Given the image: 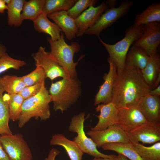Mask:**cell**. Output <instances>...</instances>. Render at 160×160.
<instances>
[{
	"mask_svg": "<svg viewBox=\"0 0 160 160\" xmlns=\"http://www.w3.org/2000/svg\"><path fill=\"white\" fill-rule=\"evenodd\" d=\"M151 89L144 81L140 69L124 66L117 72L111 102L118 109L137 105Z\"/></svg>",
	"mask_w": 160,
	"mask_h": 160,
	"instance_id": "obj_1",
	"label": "cell"
},
{
	"mask_svg": "<svg viewBox=\"0 0 160 160\" xmlns=\"http://www.w3.org/2000/svg\"><path fill=\"white\" fill-rule=\"evenodd\" d=\"M49 93L53 109L60 110L63 113L77 101L81 92V83L77 79L71 77L62 78L52 83Z\"/></svg>",
	"mask_w": 160,
	"mask_h": 160,
	"instance_id": "obj_2",
	"label": "cell"
},
{
	"mask_svg": "<svg viewBox=\"0 0 160 160\" xmlns=\"http://www.w3.org/2000/svg\"><path fill=\"white\" fill-rule=\"evenodd\" d=\"M47 41L49 44L51 54L59 64L64 69L71 78H77L76 67L79 61L85 56L81 55L76 62L73 60L75 53L80 50V46L77 42L68 44L65 41L64 34L61 32L60 37L58 40L54 41L48 37Z\"/></svg>",
	"mask_w": 160,
	"mask_h": 160,
	"instance_id": "obj_3",
	"label": "cell"
},
{
	"mask_svg": "<svg viewBox=\"0 0 160 160\" xmlns=\"http://www.w3.org/2000/svg\"><path fill=\"white\" fill-rule=\"evenodd\" d=\"M51 102V96L44 82L39 93L24 100L18 120L19 127L20 128L23 127L32 118H40L41 120L49 119L50 116L49 104Z\"/></svg>",
	"mask_w": 160,
	"mask_h": 160,
	"instance_id": "obj_4",
	"label": "cell"
},
{
	"mask_svg": "<svg viewBox=\"0 0 160 160\" xmlns=\"http://www.w3.org/2000/svg\"><path fill=\"white\" fill-rule=\"evenodd\" d=\"M144 25L138 26L133 25L128 27L125 31L124 38L114 44H107L99 37L100 41L105 47L109 57L115 63L117 72L122 70L124 67L126 55L131 45L141 36L143 31Z\"/></svg>",
	"mask_w": 160,
	"mask_h": 160,
	"instance_id": "obj_5",
	"label": "cell"
},
{
	"mask_svg": "<svg viewBox=\"0 0 160 160\" xmlns=\"http://www.w3.org/2000/svg\"><path fill=\"white\" fill-rule=\"evenodd\" d=\"M85 113L81 112L72 118L68 127V130L76 133L77 135L73 139L74 141L82 151L94 158H110L113 154L107 155L100 152L93 141L88 137L84 130V122L86 118Z\"/></svg>",
	"mask_w": 160,
	"mask_h": 160,
	"instance_id": "obj_6",
	"label": "cell"
},
{
	"mask_svg": "<svg viewBox=\"0 0 160 160\" xmlns=\"http://www.w3.org/2000/svg\"><path fill=\"white\" fill-rule=\"evenodd\" d=\"M133 4L132 1L124 0L122 1L119 7L107 9L96 22L87 30L85 33L89 35H96L99 37L103 30L127 14Z\"/></svg>",
	"mask_w": 160,
	"mask_h": 160,
	"instance_id": "obj_7",
	"label": "cell"
},
{
	"mask_svg": "<svg viewBox=\"0 0 160 160\" xmlns=\"http://www.w3.org/2000/svg\"><path fill=\"white\" fill-rule=\"evenodd\" d=\"M0 143L12 160L33 159L30 148L21 134L1 135Z\"/></svg>",
	"mask_w": 160,
	"mask_h": 160,
	"instance_id": "obj_8",
	"label": "cell"
},
{
	"mask_svg": "<svg viewBox=\"0 0 160 160\" xmlns=\"http://www.w3.org/2000/svg\"><path fill=\"white\" fill-rule=\"evenodd\" d=\"M36 66H40L44 70L46 78L51 80L59 77L62 78L70 77L64 69L51 54L40 46L37 51L32 54Z\"/></svg>",
	"mask_w": 160,
	"mask_h": 160,
	"instance_id": "obj_9",
	"label": "cell"
},
{
	"mask_svg": "<svg viewBox=\"0 0 160 160\" xmlns=\"http://www.w3.org/2000/svg\"><path fill=\"white\" fill-rule=\"evenodd\" d=\"M86 134L90 137L97 148L101 147L103 145L109 143H130L127 133L117 124L102 131L90 130Z\"/></svg>",
	"mask_w": 160,
	"mask_h": 160,
	"instance_id": "obj_10",
	"label": "cell"
},
{
	"mask_svg": "<svg viewBox=\"0 0 160 160\" xmlns=\"http://www.w3.org/2000/svg\"><path fill=\"white\" fill-rule=\"evenodd\" d=\"M160 43V23L153 22L144 25L143 33L132 45L143 49L149 56L157 50Z\"/></svg>",
	"mask_w": 160,
	"mask_h": 160,
	"instance_id": "obj_11",
	"label": "cell"
},
{
	"mask_svg": "<svg viewBox=\"0 0 160 160\" xmlns=\"http://www.w3.org/2000/svg\"><path fill=\"white\" fill-rule=\"evenodd\" d=\"M127 134L131 143H155L160 141V122L147 121Z\"/></svg>",
	"mask_w": 160,
	"mask_h": 160,
	"instance_id": "obj_12",
	"label": "cell"
},
{
	"mask_svg": "<svg viewBox=\"0 0 160 160\" xmlns=\"http://www.w3.org/2000/svg\"><path fill=\"white\" fill-rule=\"evenodd\" d=\"M117 124L127 133L147 121L138 105L118 109Z\"/></svg>",
	"mask_w": 160,
	"mask_h": 160,
	"instance_id": "obj_13",
	"label": "cell"
},
{
	"mask_svg": "<svg viewBox=\"0 0 160 160\" xmlns=\"http://www.w3.org/2000/svg\"><path fill=\"white\" fill-rule=\"evenodd\" d=\"M107 61L109 65L108 73L103 76L104 82L99 86V91L95 96L94 105L106 104L111 102L115 81L117 73V67L115 62L109 57Z\"/></svg>",
	"mask_w": 160,
	"mask_h": 160,
	"instance_id": "obj_14",
	"label": "cell"
},
{
	"mask_svg": "<svg viewBox=\"0 0 160 160\" xmlns=\"http://www.w3.org/2000/svg\"><path fill=\"white\" fill-rule=\"evenodd\" d=\"M108 8L105 2H103L97 7H90L75 18V23L79 29L76 36H82L87 30L93 26Z\"/></svg>",
	"mask_w": 160,
	"mask_h": 160,
	"instance_id": "obj_15",
	"label": "cell"
},
{
	"mask_svg": "<svg viewBox=\"0 0 160 160\" xmlns=\"http://www.w3.org/2000/svg\"><path fill=\"white\" fill-rule=\"evenodd\" d=\"M95 110L100 112L99 115H96L98 121L94 127L91 128V130L102 131L117 124L119 110L112 102L106 104H99L95 108Z\"/></svg>",
	"mask_w": 160,
	"mask_h": 160,
	"instance_id": "obj_16",
	"label": "cell"
},
{
	"mask_svg": "<svg viewBox=\"0 0 160 160\" xmlns=\"http://www.w3.org/2000/svg\"><path fill=\"white\" fill-rule=\"evenodd\" d=\"M47 16L49 19L53 20L59 27L68 40H71L76 36L78 28L75 20L68 15L67 11L54 12Z\"/></svg>",
	"mask_w": 160,
	"mask_h": 160,
	"instance_id": "obj_17",
	"label": "cell"
},
{
	"mask_svg": "<svg viewBox=\"0 0 160 160\" xmlns=\"http://www.w3.org/2000/svg\"><path fill=\"white\" fill-rule=\"evenodd\" d=\"M138 105L147 121L160 122L159 96L147 95L141 98Z\"/></svg>",
	"mask_w": 160,
	"mask_h": 160,
	"instance_id": "obj_18",
	"label": "cell"
},
{
	"mask_svg": "<svg viewBox=\"0 0 160 160\" xmlns=\"http://www.w3.org/2000/svg\"><path fill=\"white\" fill-rule=\"evenodd\" d=\"M52 145H58L63 147L71 160H82L84 153L76 143L69 140L61 134L52 135L50 141Z\"/></svg>",
	"mask_w": 160,
	"mask_h": 160,
	"instance_id": "obj_19",
	"label": "cell"
},
{
	"mask_svg": "<svg viewBox=\"0 0 160 160\" xmlns=\"http://www.w3.org/2000/svg\"><path fill=\"white\" fill-rule=\"evenodd\" d=\"M33 22V27L36 31L49 35L53 40L60 39L61 29L55 23L49 20L46 15L42 12Z\"/></svg>",
	"mask_w": 160,
	"mask_h": 160,
	"instance_id": "obj_20",
	"label": "cell"
},
{
	"mask_svg": "<svg viewBox=\"0 0 160 160\" xmlns=\"http://www.w3.org/2000/svg\"><path fill=\"white\" fill-rule=\"evenodd\" d=\"M143 78L152 89L158 76L160 74V56L158 50L150 56L146 65L141 71Z\"/></svg>",
	"mask_w": 160,
	"mask_h": 160,
	"instance_id": "obj_21",
	"label": "cell"
},
{
	"mask_svg": "<svg viewBox=\"0 0 160 160\" xmlns=\"http://www.w3.org/2000/svg\"><path fill=\"white\" fill-rule=\"evenodd\" d=\"M149 57L142 48L132 45L126 55L124 66L134 67L142 71L145 67Z\"/></svg>",
	"mask_w": 160,
	"mask_h": 160,
	"instance_id": "obj_22",
	"label": "cell"
},
{
	"mask_svg": "<svg viewBox=\"0 0 160 160\" xmlns=\"http://www.w3.org/2000/svg\"><path fill=\"white\" fill-rule=\"evenodd\" d=\"M5 91L0 82V135H4L12 134L9 125L10 115L8 105L9 95H3Z\"/></svg>",
	"mask_w": 160,
	"mask_h": 160,
	"instance_id": "obj_23",
	"label": "cell"
},
{
	"mask_svg": "<svg viewBox=\"0 0 160 160\" xmlns=\"http://www.w3.org/2000/svg\"><path fill=\"white\" fill-rule=\"evenodd\" d=\"M153 22H160V3L151 4L142 13L137 14L133 25L138 26Z\"/></svg>",
	"mask_w": 160,
	"mask_h": 160,
	"instance_id": "obj_24",
	"label": "cell"
},
{
	"mask_svg": "<svg viewBox=\"0 0 160 160\" xmlns=\"http://www.w3.org/2000/svg\"><path fill=\"white\" fill-rule=\"evenodd\" d=\"M25 0H12L7 5V23L12 26L19 27L22 23V13Z\"/></svg>",
	"mask_w": 160,
	"mask_h": 160,
	"instance_id": "obj_25",
	"label": "cell"
},
{
	"mask_svg": "<svg viewBox=\"0 0 160 160\" xmlns=\"http://www.w3.org/2000/svg\"><path fill=\"white\" fill-rule=\"evenodd\" d=\"M101 147L105 150L112 151L121 154L131 160H143L131 143H109Z\"/></svg>",
	"mask_w": 160,
	"mask_h": 160,
	"instance_id": "obj_26",
	"label": "cell"
},
{
	"mask_svg": "<svg viewBox=\"0 0 160 160\" xmlns=\"http://www.w3.org/2000/svg\"><path fill=\"white\" fill-rule=\"evenodd\" d=\"M45 0H25L22 13L23 20H26L33 21L42 12Z\"/></svg>",
	"mask_w": 160,
	"mask_h": 160,
	"instance_id": "obj_27",
	"label": "cell"
},
{
	"mask_svg": "<svg viewBox=\"0 0 160 160\" xmlns=\"http://www.w3.org/2000/svg\"><path fill=\"white\" fill-rule=\"evenodd\" d=\"M143 160H160V142L147 147L140 142L131 143Z\"/></svg>",
	"mask_w": 160,
	"mask_h": 160,
	"instance_id": "obj_28",
	"label": "cell"
},
{
	"mask_svg": "<svg viewBox=\"0 0 160 160\" xmlns=\"http://www.w3.org/2000/svg\"><path fill=\"white\" fill-rule=\"evenodd\" d=\"M0 82L5 91L11 95L19 94L26 85L21 77L7 75L0 76Z\"/></svg>",
	"mask_w": 160,
	"mask_h": 160,
	"instance_id": "obj_29",
	"label": "cell"
},
{
	"mask_svg": "<svg viewBox=\"0 0 160 160\" xmlns=\"http://www.w3.org/2000/svg\"><path fill=\"white\" fill-rule=\"evenodd\" d=\"M77 0H45L42 12L48 15L61 11H67Z\"/></svg>",
	"mask_w": 160,
	"mask_h": 160,
	"instance_id": "obj_30",
	"label": "cell"
},
{
	"mask_svg": "<svg viewBox=\"0 0 160 160\" xmlns=\"http://www.w3.org/2000/svg\"><path fill=\"white\" fill-rule=\"evenodd\" d=\"M9 95L8 105L10 119L15 121L18 120L20 115L25 99L19 94Z\"/></svg>",
	"mask_w": 160,
	"mask_h": 160,
	"instance_id": "obj_31",
	"label": "cell"
},
{
	"mask_svg": "<svg viewBox=\"0 0 160 160\" xmlns=\"http://www.w3.org/2000/svg\"><path fill=\"white\" fill-rule=\"evenodd\" d=\"M26 64L25 61L14 59L6 52L0 57V74L10 69L19 70Z\"/></svg>",
	"mask_w": 160,
	"mask_h": 160,
	"instance_id": "obj_32",
	"label": "cell"
},
{
	"mask_svg": "<svg viewBox=\"0 0 160 160\" xmlns=\"http://www.w3.org/2000/svg\"><path fill=\"white\" fill-rule=\"evenodd\" d=\"M36 67L33 71L21 77L26 86L35 85L45 81L46 76L43 69L40 66Z\"/></svg>",
	"mask_w": 160,
	"mask_h": 160,
	"instance_id": "obj_33",
	"label": "cell"
},
{
	"mask_svg": "<svg viewBox=\"0 0 160 160\" xmlns=\"http://www.w3.org/2000/svg\"><path fill=\"white\" fill-rule=\"evenodd\" d=\"M97 0H77L74 5L67 11L68 15L75 19L90 7L94 6Z\"/></svg>",
	"mask_w": 160,
	"mask_h": 160,
	"instance_id": "obj_34",
	"label": "cell"
},
{
	"mask_svg": "<svg viewBox=\"0 0 160 160\" xmlns=\"http://www.w3.org/2000/svg\"><path fill=\"white\" fill-rule=\"evenodd\" d=\"M44 82L45 81L35 85L26 86L19 94L25 100L34 96L39 92Z\"/></svg>",
	"mask_w": 160,
	"mask_h": 160,
	"instance_id": "obj_35",
	"label": "cell"
},
{
	"mask_svg": "<svg viewBox=\"0 0 160 160\" xmlns=\"http://www.w3.org/2000/svg\"><path fill=\"white\" fill-rule=\"evenodd\" d=\"M60 153V151L57 149L52 148L49 151L47 157L44 160H55L56 156Z\"/></svg>",
	"mask_w": 160,
	"mask_h": 160,
	"instance_id": "obj_36",
	"label": "cell"
},
{
	"mask_svg": "<svg viewBox=\"0 0 160 160\" xmlns=\"http://www.w3.org/2000/svg\"><path fill=\"white\" fill-rule=\"evenodd\" d=\"M0 160H12L4 149L0 143Z\"/></svg>",
	"mask_w": 160,
	"mask_h": 160,
	"instance_id": "obj_37",
	"label": "cell"
},
{
	"mask_svg": "<svg viewBox=\"0 0 160 160\" xmlns=\"http://www.w3.org/2000/svg\"><path fill=\"white\" fill-rule=\"evenodd\" d=\"M148 94L153 96H160V85H159L156 88L150 90Z\"/></svg>",
	"mask_w": 160,
	"mask_h": 160,
	"instance_id": "obj_38",
	"label": "cell"
},
{
	"mask_svg": "<svg viewBox=\"0 0 160 160\" xmlns=\"http://www.w3.org/2000/svg\"><path fill=\"white\" fill-rule=\"evenodd\" d=\"M7 9V5L3 0H0V13H3L5 10Z\"/></svg>",
	"mask_w": 160,
	"mask_h": 160,
	"instance_id": "obj_39",
	"label": "cell"
},
{
	"mask_svg": "<svg viewBox=\"0 0 160 160\" xmlns=\"http://www.w3.org/2000/svg\"><path fill=\"white\" fill-rule=\"evenodd\" d=\"M108 5V8L115 7L117 3V1L116 0H108L105 2Z\"/></svg>",
	"mask_w": 160,
	"mask_h": 160,
	"instance_id": "obj_40",
	"label": "cell"
},
{
	"mask_svg": "<svg viewBox=\"0 0 160 160\" xmlns=\"http://www.w3.org/2000/svg\"><path fill=\"white\" fill-rule=\"evenodd\" d=\"M116 155H114L111 157L110 158H94L92 160H116Z\"/></svg>",
	"mask_w": 160,
	"mask_h": 160,
	"instance_id": "obj_41",
	"label": "cell"
},
{
	"mask_svg": "<svg viewBox=\"0 0 160 160\" xmlns=\"http://www.w3.org/2000/svg\"><path fill=\"white\" fill-rule=\"evenodd\" d=\"M6 52V47L3 44H0V57H1Z\"/></svg>",
	"mask_w": 160,
	"mask_h": 160,
	"instance_id": "obj_42",
	"label": "cell"
},
{
	"mask_svg": "<svg viewBox=\"0 0 160 160\" xmlns=\"http://www.w3.org/2000/svg\"><path fill=\"white\" fill-rule=\"evenodd\" d=\"M116 160H129L124 155L120 154L118 153V155L116 156Z\"/></svg>",
	"mask_w": 160,
	"mask_h": 160,
	"instance_id": "obj_43",
	"label": "cell"
},
{
	"mask_svg": "<svg viewBox=\"0 0 160 160\" xmlns=\"http://www.w3.org/2000/svg\"><path fill=\"white\" fill-rule=\"evenodd\" d=\"M12 0H3L6 4L7 5L11 2Z\"/></svg>",
	"mask_w": 160,
	"mask_h": 160,
	"instance_id": "obj_44",
	"label": "cell"
},
{
	"mask_svg": "<svg viewBox=\"0 0 160 160\" xmlns=\"http://www.w3.org/2000/svg\"></svg>",
	"mask_w": 160,
	"mask_h": 160,
	"instance_id": "obj_45",
	"label": "cell"
}]
</instances>
